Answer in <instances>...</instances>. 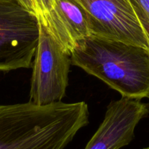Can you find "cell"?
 <instances>
[{
    "mask_svg": "<svg viewBox=\"0 0 149 149\" xmlns=\"http://www.w3.org/2000/svg\"><path fill=\"white\" fill-rule=\"evenodd\" d=\"M71 64L70 55L39 24L29 102L39 106L61 102L68 86Z\"/></svg>",
    "mask_w": 149,
    "mask_h": 149,
    "instance_id": "obj_4",
    "label": "cell"
},
{
    "mask_svg": "<svg viewBox=\"0 0 149 149\" xmlns=\"http://www.w3.org/2000/svg\"><path fill=\"white\" fill-rule=\"evenodd\" d=\"M39 35L35 14L16 0H0V71L31 68Z\"/></svg>",
    "mask_w": 149,
    "mask_h": 149,
    "instance_id": "obj_3",
    "label": "cell"
},
{
    "mask_svg": "<svg viewBox=\"0 0 149 149\" xmlns=\"http://www.w3.org/2000/svg\"><path fill=\"white\" fill-rule=\"evenodd\" d=\"M76 1H77V0H76Z\"/></svg>",
    "mask_w": 149,
    "mask_h": 149,
    "instance_id": "obj_13",
    "label": "cell"
},
{
    "mask_svg": "<svg viewBox=\"0 0 149 149\" xmlns=\"http://www.w3.org/2000/svg\"><path fill=\"white\" fill-rule=\"evenodd\" d=\"M149 44V0H131Z\"/></svg>",
    "mask_w": 149,
    "mask_h": 149,
    "instance_id": "obj_9",
    "label": "cell"
},
{
    "mask_svg": "<svg viewBox=\"0 0 149 149\" xmlns=\"http://www.w3.org/2000/svg\"><path fill=\"white\" fill-rule=\"evenodd\" d=\"M88 14L91 35L121 41L149 50L131 0H77Z\"/></svg>",
    "mask_w": 149,
    "mask_h": 149,
    "instance_id": "obj_5",
    "label": "cell"
},
{
    "mask_svg": "<svg viewBox=\"0 0 149 149\" xmlns=\"http://www.w3.org/2000/svg\"><path fill=\"white\" fill-rule=\"evenodd\" d=\"M20 4H21L23 7L27 9L30 12L35 14V7L34 4L33 0H16Z\"/></svg>",
    "mask_w": 149,
    "mask_h": 149,
    "instance_id": "obj_10",
    "label": "cell"
},
{
    "mask_svg": "<svg viewBox=\"0 0 149 149\" xmlns=\"http://www.w3.org/2000/svg\"><path fill=\"white\" fill-rule=\"evenodd\" d=\"M89 117L84 101L0 105V149H64Z\"/></svg>",
    "mask_w": 149,
    "mask_h": 149,
    "instance_id": "obj_1",
    "label": "cell"
},
{
    "mask_svg": "<svg viewBox=\"0 0 149 149\" xmlns=\"http://www.w3.org/2000/svg\"><path fill=\"white\" fill-rule=\"evenodd\" d=\"M143 149H149V146H148V147H147V148H143Z\"/></svg>",
    "mask_w": 149,
    "mask_h": 149,
    "instance_id": "obj_11",
    "label": "cell"
},
{
    "mask_svg": "<svg viewBox=\"0 0 149 149\" xmlns=\"http://www.w3.org/2000/svg\"><path fill=\"white\" fill-rule=\"evenodd\" d=\"M148 98H149V95H148Z\"/></svg>",
    "mask_w": 149,
    "mask_h": 149,
    "instance_id": "obj_12",
    "label": "cell"
},
{
    "mask_svg": "<svg viewBox=\"0 0 149 149\" xmlns=\"http://www.w3.org/2000/svg\"><path fill=\"white\" fill-rule=\"evenodd\" d=\"M71 63L100 79L122 97L149 95V50L121 41L90 35L77 43Z\"/></svg>",
    "mask_w": 149,
    "mask_h": 149,
    "instance_id": "obj_2",
    "label": "cell"
},
{
    "mask_svg": "<svg viewBox=\"0 0 149 149\" xmlns=\"http://www.w3.org/2000/svg\"><path fill=\"white\" fill-rule=\"evenodd\" d=\"M46 30L70 55L80 40L91 35L87 13L76 0H56Z\"/></svg>",
    "mask_w": 149,
    "mask_h": 149,
    "instance_id": "obj_7",
    "label": "cell"
},
{
    "mask_svg": "<svg viewBox=\"0 0 149 149\" xmlns=\"http://www.w3.org/2000/svg\"><path fill=\"white\" fill-rule=\"evenodd\" d=\"M148 112L139 99L122 97L110 102L105 117L84 149H120L134 137L140 121Z\"/></svg>",
    "mask_w": 149,
    "mask_h": 149,
    "instance_id": "obj_6",
    "label": "cell"
},
{
    "mask_svg": "<svg viewBox=\"0 0 149 149\" xmlns=\"http://www.w3.org/2000/svg\"><path fill=\"white\" fill-rule=\"evenodd\" d=\"M35 15L39 23L48 29L51 15L55 7L56 0H33Z\"/></svg>",
    "mask_w": 149,
    "mask_h": 149,
    "instance_id": "obj_8",
    "label": "cell"
}]
</instances>
